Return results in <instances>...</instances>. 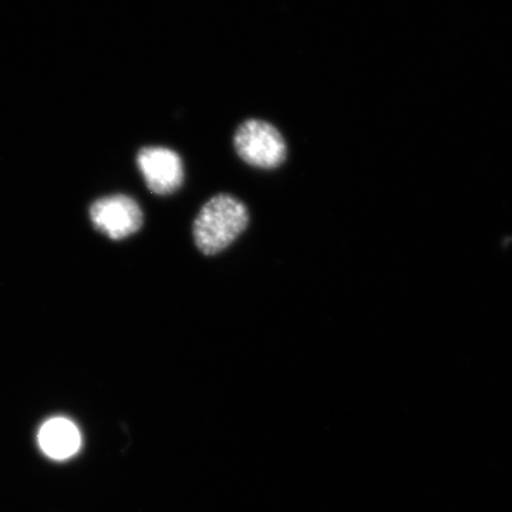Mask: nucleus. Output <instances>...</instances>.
<instances>
[{"label":"nucleus","instance_id":"f257e3e1","mask_svg":"<svg viewBox=\"0 0 512 512\" xmlns=\"http://www.w3.org/2000/svg\"><path fill=\"white\" fill-rule=\"evenodd\" d=\"M247 207L228 194L212 197L194 222V239L205 255L224 251L248 227Z\"/></svg>","mask_w":512,"mask_h":512},{"label":"nucleus","instance_id":"f03ea898","mask_svg":"<svg viewBox=\"0 0 512 512\" xmlns=\"http://www.w3.org/2000/svg\"><path fill=\"white\" fill-rule=\"evenodd\" d=\"M234 146L245 163L264 170L279 167L286 158L284 137L276 127L262 120L242 123L235 134Z\"/></svg>","mask_w":512,"mask_h":512},{"label":"nucleus","instance_id":"7ed1b4c3","mask_svg":"<svg viewBox=\"0 0 512 512\" xmlns=\"http://www.w3.org/2000/svg\"><path fill=\"white\" fill-rule=\"evenodd\" d=\"M90 217L94 227L111 239L130 237L143 225V212L137 202L126 195H114L94 202Z\"/></svg>","mask_w":512,"mask_h":512},{"label":"nucleus","instance_id":"20e7f679","mask_svg":"<svg viewBox=\"0 0 512 512\" xmlns=\"http://www.w3.org/2000/svg\"><path fill=\"white\" fill-rule=\"evenodd\" d=\"M137 161L148 188L154 194H173L183 184V161L175 151L163 147L143 148Z\"/></svg>","mask_w":512,"mask_h":512},{"label":"nucleus","instance_id":"39448f33","mask_svg":"<svg viewBox=\"0 0 512 512\" xmlns=\"http://www.w3.org/2000/svg\"><path fill=\"white\" fill-rule=\"evenodd\" d=\"M80 439L79 429L66 419H53L43 424L39 433V444L46 456L64 460L72 457L79 451Z\"/></svg>","mask_w":512,"mask_h":512}]
</instances>
